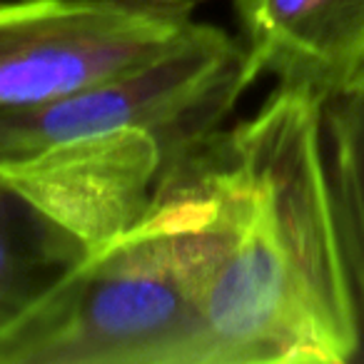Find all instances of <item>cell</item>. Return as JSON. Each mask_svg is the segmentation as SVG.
Returning <instances> with one entry per match:
<instances>
[{"label": "cell", "mask_w": 364, "mask_h": 364, "mask_svg": "<svg viewBox=\"0 0 364 364\" xmlns=\"http://www.w3.org/2000/svg\"><path fill=\"white\" fill-rule=\"evenodd\" d=\"M205 250L200 364H342L357 354V294L324 157V100L279 85L215 127L155 190Z\"/></svg>", "instance_id": "6da1fadb"}, {"label": "cell", "mask_w": 364, "mask_h": 364, "mask_svg": "<svg viewBox=\"0 0 364 364\" xmlns=\"http://www.w3.org/2000/svg\"><path fill=\"white\" fill-rule=\"evenodd\" d=\"M324 157L344 259L364 307V73L324 100Z\"/></svg>", "instance_id": "ba28073f"}, {"label": "cell", "mask_w": 364, "mask_h": 364, "mask_svg": "<svg viewBox=\"0 0 364 364\" xmlns=\"http://www.w3.org/2000/svg\"><path fill=\"white\" fill-rule=\"evenodd\" d=\"M90 0H0V110H23L160 60L193 31Z\"/></svg>", "instance_id": "277c9868"}, {"label": "cell", "mask_w": 364, "mask_h": 364, "mask_svg": "<svg viewBox=\"0 0 364 364\" xmlns=\"http://www.w3.org/2000/svg\"><path fill=\"white\" fill-rule=\"evenodd\" d=\"M172 157L155 130L127 125L0 157V185L92 252L140 223Z\"/></svg>", "instance_id": "5b68a950"}, {"label": "cell", "mask_w": 364, "mask_h": 364, "mask_svg": "<svg viewBox=\"0 0 364 364\" xmlns=\"http://www.w3.org/2000/svg\"><path fill=\"white\" fill-rule=\"evenodd\" d=\"M255 80L242 41L195 23L182 46L150 65L41 105L0 110V157L127 125L155 130L177 155L223 125Z\"/></svg>", "instance_id": "3957f363"}, {"label": "cell", "mask_w": 364, "mask_h": 364, "mask_svg": "<svg viewBox=\"0 0 364 364\" xmlns=\"http://www.w3.org/2000/svg\"><path fill=\"white\" fill-rule=\"evenodd\" d=\"M255 77L327 100L364 73V0H232Z\"/></svg>", "instance_id": "8992f818"}, {"label": "cell", "mask_w": 364, "mask_h": 364, "mask_svg": "<svg viewBox=\"0 0 364 364\" xmlns=\"http://www.w3.org/2000/svg\"><path fill=\"white\" fill-rule=\"evenodd\" d=\"M90 250L0 185V334L26 317Z\"/></svg>", "instance_id": "52a82bcc"}, {"label": "cell", "mask_w": 364, "mask_h": 364, "mask_svg": "<svg viewBox=\"0 0 364 364\" xmlns=\"http://www.w3.org/2000/svg\"><path fill=\"white\" fill-rule=\"evenodd\" d=\"M90 3H110V6H122L167 18H190L195 8V0H90Z\"/></svg>", "instance_id": "9c48e42d"}, {"label": "cell", "mask_w": 364, "mask_h": 364, "mask_svg": "<svg viewBox=\"0 0 364 364\" xmlns=\"http://www.w3.org/2000/svg\"><path fill=\"white\" fill-rule=\"evenodd\" d=\"M200 237L165 200L0 334V364H200Z\"/></svg>", "instance_id": "7a4b0ae2"}]
</instances>
